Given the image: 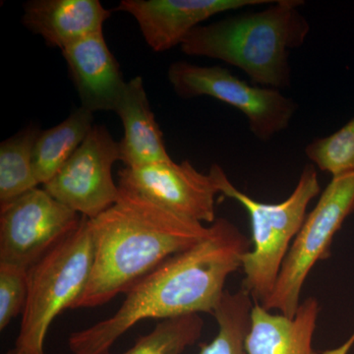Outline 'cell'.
<instances>
[{"mask_svg": "<svg viewBox=\"0 0 354 354\" xmlns=\"http://www.w3.org/2000/svg\"><path fill=\"white\" fill-rule=\"evenodd\" d=\"M251 241L225 218L209 225V234L149 272L124 293L108 319L68 337L71 354H106L142 321L209 313L220 304L227 279L239 271Z\"/></svg>", "mask_w": 354, "mask_h": 354, "instance_id": "1", "label": "cell"}, {"mask_svg": "<svg viewBox=\"0 0 354 354\" xmlns=\"http://www.w3.org/2000/svg\"><path fill=\"white\" fill-rule=\"evenodd\" d=\"M88 221L94 263L87 288L74 309L102 306L124 295L165 260L195 245L209 232V225L123 190L113 206Z\"/></svg>", "mask_w": 354, "mask_h": 354, "instance_id": "2", "label": "cell"}, {"mask_svg": "<svg viewBox=\"0 0 354 354\" xmlns=\"http://www.w3.org/2000/svg\"><path fill=\"white\" fill-rule=\"evenodd\" d=\"M301 0H277L264 10L198 26L181 44L191 57L221 60L265 88L290 87V51L304 46L310 32Z\"/></svg>", "mask_w": 354, "mask_h": 354, "instance_id": "3", "label": "cell"}, {"mask_svg": "<svg viewBox=\"0 0 354 354\" xmlns=\"http://www.w3.org/2000/svg\"><path fill=\"white\" fill-rule=\"evenodd\" d=\"M209 174L220 193L241 205L250 218L252 237L250 250L242 259V288L255 304L263 305L271 297L291 244L304 225L310 202L320 194L315 167L305 165L290 197L277 204L258 201L237 189L218 165H212Z\"/></svg>", "mask_w": 354, "mask_h": 354, "instance_id": "4", "label": "cell"}, {"mask_svg": "<svg viewBox=\"0 0 354 354\" xmlns=\"http://www.w3.org/2000/svg\"><path fill=\"white\" fill-rule=\"evenodd\" d=\"M94 263V242L87 218L62 243L28 270V298L15 348L44 354L51 324L64 310L74 309L87 288Z\"/></svg>", "mask_w": 354, "mask_h": 354, "instance_id": "5", "label": "cell"}, {"mask_svg": "<svg viewBox=\"0 0 354 354\" xmlns=\"http://www.w3.org/2000/svg\"><path fill=\"white\" fill-rule=\"evenodd\" d=\"M354 213V172L332 177L291 244L265 309L292 318L314 266L329 257L330 245Z\"/></svg>", "mask_w": 354, "mask_h": 354, "instance_id": "6", "label": "cell"}, {"mask_svg": "<svg viewBox=\"0 0 354 354\" xmlns=\"http://www.w3.org/2000/svg\"><path fill=\"white\" fill-rule=\"evenodd\" d=\"M174 92L183 99L208 95L239 109L255 138L267 142L285 131L297 104L279 90L250 85L221 66L176 62L167 71Z\"/></svg>", "mask_w": 354, "mask_h": 354, "instance_id": "7", "label": "cell"}, {"mask_svg": "<svg viewBox=\"0 0 354 354\" xmlns=\"http://www.w3.org/2000/svg\"><path fill=\"white\" fill-rule=\"evenodd\" d=\"M0 208V263L27 270L75 232L83 218L39 187Z\"/></svg>", "mask_w": 354, "mask_h": 354, "instance_id": "8", "label": "cell"}, {"mask_svg": "<svg viewBox=\"0 0 354 354\" xmlns=\"http://www.w3.org/2000/svg\"><path fill=\"white\" fill-rule=\"evenodd\" d=\"M121 160L120 146L104 127L94 125L76 152L44 189L85 218H97L118 201L113 165Z\"/></svg>", "mask_w": 354, "mask_h": 354, "instance_id": "9", "label": "cell"}, {"mask_svg": "<svg viewBox=\"0 0 354 354\" xmlns=\"http://www.w3.org/2000/svg\"><path fill=\"white\" fill-rule=\"evenodd\" d=\"M118 186L171 213L201 223H215L216 195L212 174L198 171L189 160L127 167L118 172Z\"/></svg>", "mask_w": 354, "mask_h": 354, "instance_id": "10", "label": "cell"}, {"mask_svg": "<svg viewBox=\"0 0 354 354\" xmlns=\"http://www.w3.org/2000/svg\"><path fill=\"white\" fill-rule=\"evenodd\" d=\"M274 0H122L116 10L138 23L148 46L164 53L183 44L202 22L227 11L271 4Z\"/></svg>", "mask_w": 354, "mask_h": 354, "instance_id": "11", "label": "cell"}, {"mask_svg": "<svg viewBox=\"0 0 354 354\" xmlns=\"http://www.w3.org/2000/svg\"><path fill=\"white\" fill-rule=\"evenodd\" d=\"M62 55L83 108L91 113L115 111L127 82L102 32L71 44Z\"/></svg>", "mask_w": 354, "mask_h": 354, "instance_id": "12", "label": "cell"}, {"mask_svg": "<svg viewBox=\"0 0 354 354\" xmlns=\"http://www.w3.org/2000/svg\"><path fill=\"white\" fill-rule=\"evenodd\" d=\"M111 11L99 0H32L24 4L22 22L53 48H68L102 32Z\"/></svg>", "mask_w": 354, "mask_h": 354, "instance_id": "13", "label": "cell"}, {"mask_svg": "<svg viewBox=\"0 0 354 354\" xmlns=\"http://www.w3.org/2000/svg\"><path fill=\"white\" fill-rule=\"evenodd\" d=\"M320 309L318 299L312 297L300 304L292 318L254 304L247 354H317L313 339Z\"/></svg>", "mask_w": 354, "mask_h": 354, "instance_id": "14", "label": "cell"}, {"mask_svg": "<svg viewBox=\"0 0 354 354\" xmlns=\"http://www.w3.org/2000/svg\"><path fill=\"white\" fill-rule=\"evenodd\" d=\"M114 111L124 128L120 146L121 160L125 167H137L172 160L149 104L142 77H134L127 82Z\"/></svg>", "mask_w": 354, "mask_h": 354, "instance_id": "15", "label": "cell"}, {"mask_svg": "<svg viewBox=\"0 0 354 354\" xmlns=\"http://www.w3.org/2000/svg\"><path fill=\"white\" fill-rule=\"evenodd\" d=\"M93 113L77 109L57 127L39 133L32 150V169L39 184L57 176L93 129Z\"/></svg>", "mask_w": 354, "mask_h": 354, "instance_id": "16", "label": "cell"}, {"mask_svg": "<svg viewBox=\"0 0 354 354\" xmlns=\"http://www.w3.org/2000/svg\"><path fill=\"white\" fill-rule=\"evenodd\" d=\"M39 133L38 128H26L0 145V206L38 187L32 150Z\"/></svg>", "mask_w": 354, "mask_h": 354, "instance_id": "17", "label": "cell"}, {"mask_svg": "<svg viewBox=\"0 0 354 354\" xmlns=\"http://www.w3.org/2000/svg\"><path fill=\"white\" fill-rule=\"evenodd\" d=\"M254 304L242 288L235 292L225 290L213 313L218 333L211 342L200 344L198 354H247L245 342Z\"/></svg>", "mask_w": 354, "mask_h": 354, "instance_id": "18", "label": "cell"}, {"mask_svg": "<svg viewBox=\"0 0 354 354\" xmlns=\"http://www.w3.org/2000/svg\"><path fill=\"white\" fill-rule=\"evenodd\" d=\"M203 329L204 321L199 314L165 319L149 334L139 337L131 348L120 354H183L199 341Z\"/></svg>", "mask_w": 354, "mask_h": 354, "instance_id": "19", "label": "cell"}, {"mask_svg": "<svg viewBox=\"0 0 354 354\" xmlns=\"http://www.w3.org/2000/svg\"><path fill=\"white\" fill-rule=\"evenodd\" d=\"M305 155L314 167L332 177L354 172V116L329 136L310 142Z\"/></svg>", "mask_w": 354, "mask_h": 354, "instance_id": "20", "label": "cell"}, {"mask_svg": "<svg viewBox=\"0 0 354 354\" xmlns=\"http://www.w3.org/2000/svg\"><path fill=\"white\" fill-rule=\"evenodd\" d=\"M28 298V270L0 263V330L22 315Z\"/></svg>", "mask_w": 354, "mask_h": 354, "instance_id": "21", "label": "cell"}, {"mask_svg": "<svg viewBox=\"0 0 354 354\" xmlns=\"http://www.w3.org/2000/svg\"><path fill=\"white\" fill-rule=\"evenodd\" d=\"M353 346L354 332L344 344H341V346L335 348L328 349V351H324L322 354H348L349 351H351Z\"/></svg>", "mask_w": 354, "mask_h": 354, "instance_id": "22", "label": "cell"}, {"mask_svg": "<svg viewBox=\"0 0 354 354\" xmlns=\"http://www.w3.org/2000/svg\"><path fill=\"white\" fill-rule=\"evenodd\" d=\"M6 354H24L22 353H20L19 351H17V349L14 348L12 351H9V353H7Z\"/></svg>", "mask_w": 354, "mask_h": 354, "instance_id": "23", "label": "cell"}]
</instances>
